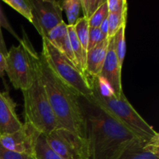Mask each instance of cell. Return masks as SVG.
Returning <instances> with one entry per match:
<instances>
[{
	"mask_svg": "<svg viewBox=\"0 0 159 159\" xmlns=\"http://www.w3.org/2000/svg\"><path fill=\"white\" fill-rule=\"evenodd\" d=\"M22 92L24 99L25 123L43 134L58 128V123L40 80L39 63L32 85Z\"/></svg>",
	"mask_w": 159,
	"mask_h": 159,
	"instance_id": "5",
	"label": "cell"
},
{
	"mask_svg": "<svg viewBox=\"0 0 159 159\" xmlns=\"http://www.w3.org/2000/svg\"><path fill=\"white\" fill-rule=\"evenodd\" d=\"M93 90L92 99L116 116L135 134L144 139H152L159 134L137 112L124 94L116 98L110 87L99 77L89 76Z\"/></svg>",
	"mask_w": 159,
	"mask_h": 159,
	"instance_id": "3",
	"label": "cell"
},
{
	"mask_svg": "<svg viewBox=\"0 0 159 159\" xmlns=\"http://www.w3.org/2000/svg\"><path fill=\"white\" fill-rule=\"evenodd\" d=\"M79 102L85 119L89 159H114L130 141L140 138L92 98L79 97Z\"/></svg>",
	"mask_w": 159,
	"mask_h": 159,
	"instance_id": "1",
	"label": "cell"
},
{
	"mask_svg": "<svg viewBox=\"0 0 159 159\" xmlns=\"http://www.w3.org/2000/svg\"><path fill=\"white\" fill-rule=\"evenodd\" d=\"M99 28L102 34L107 37H108V21H107V18L101 23Z\"/></svg>",
	"mask_w": 159,
	"mask_h": 159,
	"instance_id": "29",
	"label": "cell"
},
{
	"mask_svg": "<svg viewBox=\"0 0 159 159\" xmlns=\"http://www.w3.org/2000/svg\"><path fill=\"white\" fill-rule=\"evenodd\" d=\"M33 157L34 159H62L51 148L43 134H40L36 141Z\"/></svg>",
	"mask_w": 159,
	"mask_h": 159,
	"instance_id": "16",
	"label": "cell"
},
{
	"mask_svg": "<svg viewBox=\"0 0 159 159\" xmlns=\"http://www.w3.org/2000/svg\"><path fill=\"white\" fill-rule=\"evenodd\" d=\"M127 23L124 24L119 30L116 32L113 37V45H114V51L116 54L119 65L123 68L124 58L126 55V40H125V30Z\"/></svg>",
	"mask_w": 159,
	"mask_h": 159,
	"instance_id": "18",
	"label": "cell"
},
{
	"mask_svg": "<svg viewBox=\"0 0 159 159\" xmlns=\"http://www.w3.org/2000/svg\"><path fill=\"white\" fill-rule=\"evenodd\" d=\"M68 33L69 37L70 43H71V50H72L73 54H74L75 59L76 66L82 72L85 74V57H86V53L82 48L75 32L74 30V26L68 25Z\"/></svg>",
	"mask_w": 159,
	"mask_h": 159,
	"instance_id": "15",
	"label": "cell"
},
{
	"mask_svg": "<svg viewBox=\"0 0 159 159\" xmlns=\"http://www.w3.org/2000/svg\"><path fill=\"white\" fill-rule=\"evenodd\" d=\"M74 30L82 48L85 51V52L87 53L89 41V30L88 20L84 18L83 16L80 17L77 20L75 24L74 25Z\"/></svg>",
	"mask_w": 159,
	"mask_h": 159,
	"instance_id": "20",
	"label": "cell"
},
{
	"mask_svg": "<svg viewBox=\"0 0 159 159\" xmlns=\"http://www.w3.org/2000/svg\"><path fill=\"white\" fill-rule=\"evenodd\" d=\"M98 77L110 87L116 98H120L124 94L122 88V68L120 66L115 54L113 37L109 38L105 61Z\"/></svg>",
	"mask_w": 159,
	"mask_h": 159,
	"instance_id": "10",
	"label": "cell"
},
{
	"mask_svg": "<svg viewBox=\"0 0 159 159\" xmlns=\"http://www.w3.org/2000/svg\"><path fill=\"white\" fill-rule=\"evenodd\" d=\"M42 40L43 50L41 54L57 77L79 97L91 99L93 90L89 76L82 72L74 64L62 55L46 38H42Z\"/></svg>",
	"mask_w": 159,
	"mask_h": 159,
	"instance_id": "6",
	"label": "cell"
},
{
	"mask_svg": "<svg viewBox=\"0 0 159 159\" xmlns=\"http://www.w3.org/2000/svg\"><path fill=\"white\" fill-rule=\"evenodd\" d=\"M43 38H46L50 42V43L62 55L65 56L68 60H69L76 66L75 59L71 50L69 37H68V24H66L64 20L54 29L51 30L48 33L47 37Z\"/></svg>",
	"mask_w": 159,
	"mask_h": 159,
	"instance_id": "13",
	"label": "cell"
},
{
	"mask_svg": "<svg viewBox=\"0 0 159 159\" xmlns=\"http://www.w3.org/2000/svg\"><path fill=\"white\" fill-rule=\"evenodd\" d=\"M39 69L40 80L59 127L85 139V119L79 96L57 77L42 54H40Z\"/></svg>",
	"mask_w": 159,
	"mask_h": 159,
	"instance_id": "2",
	"label": "cell"
},
{
	"mask_svg": "<svg viewBox=\"0 0 159 159\" xmlns=\"http://www.w3.org/2000/svg\"><path fill=\"white\" fill-rule=\"evenodd\" d=\"M0 52L6 57L8 54V49L7 47H6V43H5L4 40V37H3L2 35V27L0 26Z\"/></svg>",
	"mask_w": 159,
	"mask_h": 159,
	"instance_id": "27",
	"label": "cell"
},
{
	"mask_svg": "<svg viewBox=\"0 0 159 159\" xmlns=\"http://www.w3.org/2000/svg\"><path fill=\"white\" fill-rule=\"evenodd\" d=\"M105 2L106 0H81V9L84 18L89 20Z\"/></svg>",
	"mask_w": 159,
	"mask_h": 159,
	"instance_id": "22",
	"label": "cell"
},
{
	"mask_svg": "<svg viewBox=\"0 0 159 159\" xmlns=\"http://www.w3.org/2000/svg\"><path fill=\"white\" fill-rule=\"evenodd\" d=\"M109 11L107 5V0L105 2L97 9L96 12L92 16L91 18L88 20L89 26L90 28H98L101 23L108 17Z\"/></svg>",
	"mask_w": 159,
	"mask_h": 159,
	"instance_id": "23",
	"label": "cell"
},
{
	"mask_svg": "<svg viewBox=\"0 0 159 159\" xmlns=\"http://www.w3.org/2000/svg\"><path fill=\"white\" fill-rule=\"evenodd\" d=\"M40 54L34 50L23 30L18 46H12L6 57V69L9 81L15 89L24 91L34 82L39 63Z\"/></svg>",
	"mask_w": 159,
	"mask_h": 159,
	"instance_id": "4",
	"label": "cell"
},
{
	"mask_svg": "<svg viewBox=\"0 0 159 159\" xmlns=\"http://www.w3.org/2000/svg\"><path fill=\"white\" fill-rule=\"evenodd\" d=\"M44 135L51 148L62 159H89L88 142L85 138L61 127Z\"/></svg>",
	"mask_w": 159,
	"mask_h": 159,
	"instance_id": "7",
	"label": "cell"
},
{
	"mask_svg": "<svg viewBox=\"0 0 159 159\" xmlns=\"http://www.w3.org/2000/svg\"><path fill=\"white\" fill-rule=\"evenodd\" d=\"M16 107V104L9 93L0 91V135L16 131L23 126Z\"/></svg>",
	"mask_w": 159,
	"mask_h": 159,
	"instance_id": "12",
	"label": "cell"
},
{
	"mask_svg": "<svg viewBox=\"0 0 159 159\" xmlns=\"http://www.w3.org/2000/svg\"><path fill=\"white\" fill-rule=\"evenodd\" d=\"M3 2L32 23L33 16L30 0H3Z\"/></svg>",
	"mask_w": 159,
	"mask_h": 159,
	"instance_id": "21",
	"label": "cell"
},
{
	"mask_svg": "<svg viewBox=\"0 0 159 159\" xmlns=\"http://www.w3.org/2000/svg\"><path fill=\"white\" fill-rule=\"evenodd\" d=\"M109 38L96 45L86 53L85 74L90 77H98L102 71L107 55Z\"/></svg>",
	"mask_w": 159,
	"mask_h": 159,
	"instance_id": "14",
	"label": "cell"
},
{
	"mask_svg": "<svg viewBox=\"0 0 159 159\" xmlns=\"http://www.w3.org/2000/svg\"><path fill=\"white\" fill-rule=\"evenodd\" d=\"M108 39L106 36H104L100 31L99 28H90L89 30V41H88V48L87 51L93 49L94 47L99 44L103 40Z\"/></svg>",
	"mask_w": 159,
	"mask_h": 159,
	"instance_id": "24",
	"label": "cell"
},
{
	"mask_svg": "<svg viewBox=\"0 0 159 159\" xmlns=\"http://www.w3.org/2000/svg\"><path fill=\"white\" fill-rule=\"evenodd\" d=\"M32 24L42 38L63 21L61 5L56 0H30Z\"/></svg>",
	"mask_w": 159,
	"mask_h": 159,
	"instance_id": "8",
	"label": "cell"
},
{
	"mask_svg": "<svg viewBox=\"0 0 159 159\" xmlns=\"http://www.w3.org/2000/svg\"><path fill=\"white\" fill-rule=\"evenodd\" d=\"M107 5L109 13L118 12L125 6H128L126 0H107Z\"/></svg>",
	"mask_w": 159,
	"mask_h": 159,
	"instance_id": "26",
	"label": "cell"
},
{
	"mask_svg": "<svg viewBox=\"0 0 159 159\" xmlns=\"http://www.w3.org/2000/svg\"><path fill=\"white\" fill-rule=\"evenodd\" d=\"M61 9L66 13L68 24L74 26L79 19L81 12V0H65L61 3Z\"/></svg>",
	"mask_w": 159,
	"mask_h": 159,
	"instance_id": "19",
	"label": "cell"
},
{
	"mask_svg": "<svg viewBox=\"0 0 159 159\" xmlns=\"http://www.w3.org/2000/svg\"><path fill=\"white\" fill-rule=\"evenodd\" d=\"M40 134L24 123L16 131L0 135V144L8 150L33 156L36 141Z\"/></svg>",
	"mask_w": 159,
	"mask_h": 159,
	"instance_id": "9",
	"label": "cell"
},
{
	"mask_svg": "<svg viewBox=\"0 0 159 159\" xmlns=\"http://www.w3.org/2000/svg\"><path fill=\"white\" fill-rule=\"evenodd\" d=\"M114 159H159V134L152 139L134 138Z\"/></svg>",
	"mask_w": 159,
	"mask_h": 159,
	"instance_id": "11",
	"label": "cell"
},
{
	"mask_svg": "<svg viewBox=\"0 0 159 159\" xmlns=\"http://www.w3.org/2000/svg\"><path fill=\"white\" fill-rule=\"evenodd\" d=\"M127 9L128 6H125L120 11L109 13L107 17L108 21V38L114 37L120 28L127 23Z\"/></svg>",
	"mask_w": 159,
	"mask_h": 159,
	"instance_id": "17",
	"label": "cell"
},
{
	"mask_svg": "<svg viewBox=\"0 0 159 159\" xmlns=\"http://www.w3.org/2000/svg\"><path fill=\"white\" fill-rule=\"evenodd\" d=\"M0 159H34L30 155L13 152L5 148L0 144Z\"/></svg>",
	"mask_w": 159,
	"mask_h": 159,
	"instance_id": "25",
	"label": "cell"
},
{
	"mask_svg": "<svg viewBox=\"0 0 159 159\" xmlns=\"http://www.w3.org/2000/svg\"><path fill=\"white\" fill-rule=\"evenodd\" d=\"M6 69V57L0 52V77L3 76Z\"/></svg>",
	"mask_w": 159,
	"mask_h": 159,
	"instance_id": "28",
	"label": "cell"
}]
</instances>
